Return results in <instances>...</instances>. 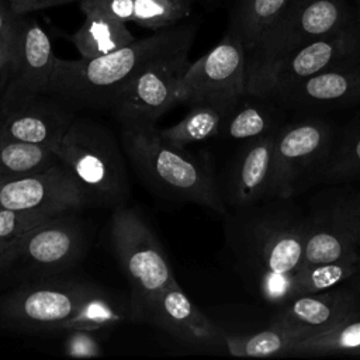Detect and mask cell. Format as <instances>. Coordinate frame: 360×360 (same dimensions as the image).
Wrapping results in <instances>:
<instances>
[{"label":"cell","mask_w":360,"mask_h":360,"mask_svg":"<svg viewBox=\"0 0 360 360\" xmlns=\"http://www.w3.org/2000/svg\"><path fill=\"white\" fill-rule=\"evenodd\" d=\"M292 198H267L226 211V242L249 290L276 311L297 295L305 212Z\"/></svg>","instance_id":"obj_1"},{"label":"cell","mask_w":360,"mask_h":360,"mask_svg":"<svg viewBox=\"0 0 360 360\" xmlns=\"http://www.w3.org/2000/svg\"><path fill=\"white\" fill-rule=\"evenodd\" d=\"M194 37V25L176 24L98 58L76 60L56 58L46 93L75 111L110 110L124 89L145 68L162 58L190 51Z\"/></svg>","instance_id":"obj_2"},{"label":"cell","mask_w":360,"mask_h":360,"mask_svg":"<svg viewBox=\"0 0 360 360\" xmlns=\"http://www.w3.org/2000/svg\"><path fill=\"white\" fill-rule=\"evenodd\" d=\"M121 145L135 173L153 193L226 214L211 166L165 141L156 125L121 127Z\"/></svg>","instance_id":"obj_3"},{"label":"cell","mask_w":360,"mask_h":360,"mask_svg":"<svg viewBox=\"0 0 360 360\" xmlns=\"http://www.w3.org/2000/svg\"><path fill=\"white\" fill-rule=\"evenodd\" d=\"M121 148L101 122L76 115L53 153L72 173L87 205L115 208L131 194Z\"/></svg>","instance_id":"obj_4"},{"label":"cell","mask_w":360,"mask_h":360,"mask_svg":"<svg viewBox=\"0 0 360 360\" xmlns=\"http://www.w3.org/2000/svg\"><path fill=\"white\" fill-rule=\"evenodd\" d=\"M347 25L343 0H291L270 32L246 55L248 94L257 97L271 70L292 52Z\"/></svg>","instance_id":"obj_5"},{"label":"cell","mask_w":360,"mask_h":360,"mask_svg":"<svg viewBox=\"0 0 360 360\" xmlns=\"http://www.w3.org/2000/svg\"><path fill=\"white\" fill-rule=\"evenodd\" d=\"M111 239L129 284L132 321L141 322L149 300L179 283L162 245L138 211L124 205L114 208Z\"/></svg>","instance_id":"obj_6"},{"label":"cell","mask_w":360,"mask_h":360,"mask_svg":"<svg viewBox=\"0 0 360 360\" xmlns=\"http://www.w3.org/2000/svg\"><path fill=\"white\" fill-rule=\"evenodd\" d=\"M333 141V127L322 118L281 125L273 150L271 198H292L321 181Z\"/></svg>","instance_id":"obj_7"},{"label":"cell","mask_w":360,"mask_h":360,"mask_svg":"<svg viewBox=\"0 0 360 360\" xmlns=\"http://www.w3.org/2000/svg\"><path fill=\"white\" fill-rule=\"evenodd\" d=\"M246 96L245 49L229 31L212 49L188 63L177 86V104L208 105L224 117Z\"/></svg>","instance_id":"obj_8"},{"label":"cell","mask_w":360,"mask_h":360,"mask_svg":"<svg viewBox=\"0 0 360 360\" xmlns=\"http://www.w3.org/2000/svg\"><path fill=\"white\" fill-rule=\"evenodd\" d=\"M93 284L55 276L25 281L0 295V326L14 332H58Z\"/></svg>","instance_id":"obj_9"},{"label":"cell","mask_w":360,"mask_h":360,"mask_svg":"<svg viewBox=\"0 0 360 360\" xmlns=\"http://www.w3.org/2000/svg\"><path fill=\"white\" fill-rule=\"evenodd\" d=\"M55 60L51 38L44 28L35 20L20 15L11 37L8 59L0 75L3 115L48 91Z\"/></svg>","instance_id":"obj_10"},{"label":"cell","mask_w":360,"mask_h":360,"mask_svg":"<svg viewBox=\"0 0 360 360\" xmlns=\"http://www.w3.org/2000/svg\"><path fill=\"white\" fill-rule=\"evenodd\" d=\"M76 211L60 214L13 240L0 262V273L17 266L44 278L70 267L82 255L84 235Z\"/></svg>","instance_id":"obj_11"},{"label":"cell","mask_w":360,"mask_h":360,"mask_svg":"<svg viewBox=\"0 0 360 360\" xmlns=\"http://www.w3.org/2000/svg\"><path fill=\"white\" fill-rule=\"evenodd\" d=\"M305 218L302 264L360 257L352 190H323L311 201Z\"/></svg>","instance_id":"obj_12"},{"label":"cell","mask_w":360,"mask_h":360,"mask_svg":"<svg viewBox=\"0 0 360 360\" xmlns=\"http://www.w3.org/2000/svg\"><path fill=\"white\" fill-rule=\"evenodd\" d=\"M188 51L162 58L145 68L118 96L110 111L121 127L155 125L177 104V86L188 66Z\"/></svg>","instance_id":"obj_13"},{"label":"cell","mask_w":360,"mask_h":360,"mask_svg":"<svg viewBox=\"0 0 360 360\" xmlns=\"http://www.w3.org/2000/svg\"><path fill=\"white\" fill-rule=\"evenodd\" d=\"M86 198L68 167L53 165L0 183V207L51 217L86 207Z\"/></svg>","instance_id":"obj_14"},{"label":"cell","mask_w":360,"mask_h":360,"mask_svg":"<svg viewBox=\"0 0 360 360\" xmlns=\"http://www.w3.org/2000/svg\"><path fill=\"white\" fill-rule=\"evenodd\" d=\"M356 59H360V30L347 25L304 45L281 60L266 79L257 97L273 100L301 80Z\"/></svg>","instance_id":"obj_15"},{"label":"cell","mask_w":360,"mask_h":360,"mask_svg":"<svg viewBox=\"0 0 360 360\" xmlns=\"http://www.w3.org/2000/svg\"><path fill=\"white\" fill-rule=\"evenodd\" d=\"M141 322H148L191 347L210 349L225 345L219 328L190 301L179 284L153 295L143 309Z\"/></svg>","instance_id":"obj_16"},{"label":"cell","mask_w":360,"mask_h":360,"mask_svg":"<svg viewBox=\"0 0 360 360\" xmlns=\"http://www.w3.org/2000/svg\"><path fill=\"white\" fill-rule=\"evenodd\" d=\"M273 100L295 111H323L360 104V59L301 80Z\"/></svg>","instance_id":"obj_17"},{"label":"cell","mask_w":360,"mask_h":360,"mask_svg":"<svg viewBox=\"0 0 360 360\" xmlns=\"http://www.w3.org/2000/svg\"><path fill=\"white\" fill-rule=\"evenodd\" d=\"M277 131L245 141L235 155L221 188L226 207L240 208L271 198L273 150Z\"/></svg>","instance_id":"obj_18"},{"label":"cell","mask_w":360,"mask_h":360,"mask_svg":"<svg viewBox=\"0 0 360 360\" xmlns=\"http://www.w3.org/2000/svg\"><path fill=\"white\" fill-rule=\"evenodd\" d=\"M75 112L59 98L48 93L39 94L18 110L3 115L0 136L53 152L76 118Z\"/></svg>","instance_id":"obj_19"},{"label":"cell","mask_w":360,"mask_h":360,"mask_svg":"<svg viewBox=\"0 0 360 360\" xmlns=\"http://www.w3.org/2000/svg\"><path fill=\"white\" fill-rule=\"evenodd\" d=\"M360 308V295L352 288H330L292 297L278 308L273 319L302 329L308 338L347 321Z\"/></svg>","instance_id":"obj_20"},{"label":"cell","mask_w":360,"mask_h":360,"mask_svg":"<svg viewBox=\"0 0 360 360\" xmlns=\"http://www.w3.org/2000/svg\"><path fill=\"white\" fill-rule=\"evenodd\" d=\"M124 321H132L129 295L122 298L93 284L82 298L75 314L63 322L60 330L86 329L97 332L117 326Z\"/></svg>","instance_id":"obj_21"},{"label":"cell","mask_w":360,"mask_h":360,"mask_svg":"<svg viewBox=\"0 0 360 360\" xmlns=\"http://www.w3.org/2000/svg\"><path fill=\"white\" fill-rule=\"evenodd\" d=\"M291 0H236L228 31L243 45L245 56L270 32Z\"/></svg>","instance_id":"obj_22"},{"label":"cell","mask_w":360,"mask_h":360,"mask_svg":"<svg viewBox=\"0 0 360 360\" xmlns=\"http://www.w3.org/2000/svg\"><path fill=\"white\" fill-rule=\"evenodd\" d=\"M308 333L277 319L270 326L255 333H224L225 347L236 357H271L294 352L298 342L307 339Z\"/></svg>","instance_id":"obj_23"},{"label":"cell","mask_w":360,"mask_h":360,"mask_svg":"<svg viewBox=\"0 0 360 360\" xmlns=\"http://www.w3.org/2000/svg\"><path fill=\"white\" fill-rule=\"evenodd\" d=\"M70 39L83 59H93L114 52L136 38L127 27V22L89 13L84 14L83 24Z\"/></svg>","instance_id":"obj_24"},{"label":"cell","mask_w":360,"mask_h":360,"mask_svg":"<svg viewBox=\"0 0 360 360\" xmlns=\"http://www.w3.org/2000/svg\"><path fill=\"white\" fill-rule=\"evenodd\" d=\"M269 98L256 97L249 101L248 96L224 117L221 136L232 141H249L277 131L283 124L277 118V111Z\"/></svg>","instance_id":"obj_25"},{"label":"cell","mask_w":360,"mask_h":360,"mask_svg":"<svg viewBox=\"0 0 360 360\" xmlns=\"http://www.w3.org/2000/svg\"><path fill=\"white\" fill-rule=\"evenodd\" d=\"M360 177V114L335 135L321 181L339 184Z\"/></svg>","instance_id":"obj_26"},{"label":"cell","mask_w":360,"mask_h":360,"mask_svg":"<svg viewBox=\"0 0 360 360\" xmlns=\"http://www.w3.org/2000/svg\"><path fill=\"white\" fill-rule=\"evenodd\" d=\"M224 115L208 105H193L190 112L177 124L159 129L160 136L177 148L201 142L221 135Z\"/></svg>","instance_id":"obj_27"},{"label":"cell","mask_w":360,"mask_h":360,"mask_svg":"<svg viewBox=\"0 0 360 360\" xmlns=\"http://www.w3.org/2000/svg\"><path fill=\"white\" fill-rule=\"evenodd\" d=\"M58 162L56 155L42 146L0 136V179H14L42 170Z\"/></svg>","instance_id":"obj_28"},{"label":"cell","mask_w":360,"mask_h":360,"mask_svg":"<svg viewBox=\"0 0 360 360\" xmlns=\"http://www.w3.org/2000/svg\"><path fill=\"white\" fill-rule=\"evenodd\" d=\"M360 264L359 259H343L319 264H302L295 274L298 294L321 292L350 281Z\"/></svg>","instance_id":"obj_29"},{"label":"cell","mask_w":360,"mask_h":360,"mask_svg":"<svg viewBox=\"0 0 360 360\" xmlns=\"http://www.w3.org/2000/svg\"><path fill=\"white\" fill-rule=\"evenodd\" d=\"M360 353V308L333 329L312 335L297 343L294 353Z\"/></svg>","instance_id":"obj_30"},{"label":"cell","mask_w":360,"mask_h":360,"mask_svg":"<svg viewBox=\"0 0 360 360\" xmlns=\"http://www.w3.org/2000/svg\"><path fill=\"white\" fill-rule=\"evenodd\" d=\"M193 0H134L132 22L155 31L176 25L190 15Z\"/></svg>","instance_id":"obj_31"},{"label":"cell","mask_w":360,"mask_h":360,"mask_svg":"<svg viewBox=\"0 0 360 360\" xmlns=\"http://www.w3.org/2000/svg\"><path fill=\"white\" fill-rule=\"evenodd\" d=\"M51 218L53 217L39 212L0 207V238L10 242L15 240L38 225L49 221Z\"/></svg>","instance_id":"obj_32"},{"label":"cell","mask_w":360,"mask_h":360,"mask_svg":"<svg viewBox=\"0 0 360 360\" xmlns=\"http://www.w3.org/2000/svg\"><path fill=\"white\" fill-rule=\"evenodd\" d=\"M63 332L66 335L63 339L62 349L66 356L76 359H90L101 356L103 347L94 330L68 329Z\"/></svg>","instance_id":"obj_33"},{"label":"cell","mask_w":360,"mask_h":360,"mask_svg":"<svg viewBox=\"0 0 360 360\" xmlns=\"http://www.w3.org/2000/svg\"><path fill=\"white\" fill-rule=\"evenodd\" d=\"M83 14L97 13L122 22L132 21L134 0H80Z\"/></svg>","instance_id":"obj_34"},{"label":"cell","mask_w":360,"mask_h":360,"mask_svg":"<svg viewBox=\"0 0 360 360\" xmlns=\"http://www.w3.org/2000/svg\"><path fill=\"white\" fill-rule=\"evenodd\" d=\"M6 1L14 14L25 15V14L37 11V10L62 6V4L70 3L73 0H6Z\"/></svg>","instance_id":"obj_35"},{"label":"cell","mask_w":360,"mask_h":360,"mask_svg":"<svg viewBox=\"0 0 360 360\" xmlns=\"http://www.w3.org/2000/svg\"><path fill=\"white\" fill-rule=\"evenodd\" d=\"M6 0H0V48H8L17 18Z\"/></svg>","instance_id":"obj_36"},{"label":"cell","mask_w":360,"mask_h":360,"mask_svg":"<svg viewBox=\"0 0 360 360\" xmlns=\"http://www.w3.org/2000/svg\"><path fill=\"white\" fill-rule=\"evenodd\" d=\"M353 214H354L356 233L360 243V193H353Z\"/></svg>","instance_id":"obj_37"},{"label":"cell","mask_w":360,"mask_h":360,"mask_svg":"<svg viewBox=\"0 0 360 360\" xmlns=\"http://www.w3.org/2000/svg\"><path fill=\"white\" fill-rule=\"evenodd\" d=\"M8 49H10V46L8 48H0V75H1V72H3V69L6 66V63H7Z\"/></svg>","instance_id":"obj_38"},{"label":"cell","mask_w":360,"mask_h":360,"mask_svg":"<svg viewBox=\"0 0 360 360\" xmlns=\"http://www.w3.org/2000/svg\"><path fill=\"white\" fill-rule=\"evenodd\" d=\"M350 281H353V290L360 295V264H359V269H357L356 274L352 277Z\"/></svg>","instance_id":"obj_39"},{"label":"cell","mask_w":360,"mask_h":360,"mask_svg":"<svg viewBox=\"0 0 360 360\" xmlns=\"http://www.w3.org/2000/svg\"><path fill=\"white\" fill-rule=\"evenodd\" d=\"M11 242H13V240H11ZM11 242H10V240H4V239L0 238V262H1L3 256H4V253L7 252V249L10 248Z\"/></svg>","instance_id":"obj_40"},{"label":"cell","mask_w":360,"mask_h":360,"mask_svg":"<svg viewBox=\"0 0 360 360\" xmlns=\"http://www.w3.org/2000/svg\"><path fill=\"white\" fill-rule=\"evenodd\" d=\"M193 1H204V3H212L215 0H193Z\"/></svg>","instance_id":"obj_41"},{"label":"cell","mask_w":360,"mask_h":360,"mask_svg":"<svg viewBox=\"0 0 360 360\" xmlns=\"http://www.w3.org/2000/svg\"><path fill=\"white\" fill-rule=\"evenodd\" d=\"M3 118V110H1V101H0V120Z\"/></svg>","instance_id":"obj_42"},{"label":"cell","mask_w":360,"mask_h":360,"mask_svg":"<svg viewBox=\"0 0 360 360\" xmlns=\"http://www.w3.org/2000/svg\"><path fill=\"white\" fill-rule=\"evenodd\" d=\"M359 22H360V11H359Z\"/></svg>","instance_id":"obj_43"},{"label":"cell","mask_w":360,"mask_h":360,"mask_svg":"<svg viewBox=\"0 0 360 360\" xmlns=\"http://www.w3.org/2000/svg\"><path fill=\"white\" fill-rule=\"evenodd\" d=\"M1 181H4V179H0V183H1Z\"/></svg>","instance_id":"obj_44"}]
</instances>
